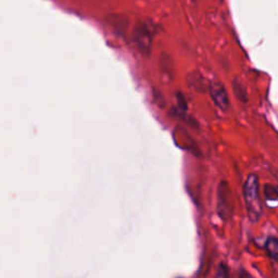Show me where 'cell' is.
Masks as SVG:
<instances>
[{"instance_id":"obj_1","label":"cell","mask_w":278,"mask_h":278,"mask_svg":"<svg viewBox=\"0 0 278 278\" xmlns=\"http://www.w3.org/2000/svg\"><path fill=\"white\" fill-rule=\"evenodd\" d=\"M243 197L250 221L256 223L262 216L263 208L259 193V181L254 174H250L243 185Z\"/></svg>"},{"instance_id":"obj_2","label":"cell","mask_w":278,"mask_h":278,"mask_svg":"<svg viewBox=\"0 0 278 278\" xmlns=\"http://www.w3.org/2000/svg\"><path fill=\"white\" fill-rule=\"evenodd\" d=\"M153 38V25L147 22H139L134 31V40L142 54H149Z\"/></svg>"},{"instance_id":"obj_3","label":"cell","mask_w":278,"mask_h":278,"mask_svg":"<svg viewBox=\"0 0 278 278\" xmlns=\"http://www.w3.org/2000/svg\"><path fill=\"white\" fill-rule=\"evenodd\" d=\"M208 91H210L211 98L215 106L221 109L222 111H227L229 108V98L224 86L221 83L214 82L208 87Z\"/></svg>"},{"instance_id":"obj_4","label":"cell","mask_w":278,"mask_h":278,"mask_svg":"<svg viewBox=\"0 0 278 278\" xmlns=\"http://www.w3.org/2000/svg\"><path fill=\"white\" fill-rule=\"evenodd\" d=\"M265 249H266V252H268L269 257L272 260H278V239L276 238H272L268 239L265 243Z\"/></svg>"},{"instance_id":"obj_5","label":"cell","mask_w":278,"mask_h":278,"mask_svg":"<svg viewBox=\"0 0 278 278\" xmlns=\"http://www.w3.org/2000/svg\"><path fill=\"white\" fill-rule=\"evenodd\" d=\"M264 194L266 196V198L271 200H275L278 198V191L274 187L269 186V185H266L265 186Z\"/></svg>"},{"instance_id":"obj_6","label":"cell","mask_w":278,"mask_h":278,"mask_svg":"<svg viewBox=\"0 0 278 278\" xmlns=\"http://www.w3.org/2000/svg\"><path fill=\"white\" fill-rule=\"evenodd\" d=\"M217 276H218V277H226V276H228L227 269H226L224 265L219 266V271L217 272Z\"/></svg>"}]
</instances>
